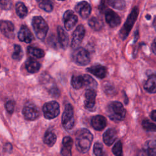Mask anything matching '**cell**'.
<instances>
[{
	"instance_id": "obj_1",
	"label": "cell",
	"mask_w": 156,
	"mask_h": 156,
	"mask_svg": "<svg viewBox=\"0 0 156 156\" xmlns=\"http://www.w3.org/2000/svg\"><path fill=\"white\" fill-rule=\"evenodd\" d=\"M92 133L87 129H81L76 133V146L81 153L87 152L90 147L93 140Z\"/></svg>"
},
{
	"instance_id": "obj_2",
	"label": "cell",
	"mask_w": 156,
	"mask_h": 156,
	"mask_svg": "<svg viewBox=\"0 0 156 156\" xmlns=\"http://www.w3.org/2000/svg\"><path fill=\"white\" fill-rule=\"evenodd\" d=\"M107 113L112 120L114 121H121L125 118L126 111L121 102L113 101L108 104L107 107Z\"/></svg>"
},
{
	"instance_id": "obj_3",
	"label": "cell",
	"mask_w": 156,
	"mask_h": 156,
	"mask_svg": "<svg viewBox=\"0 0 156 156\" xmlns=\"http://www.w3.org/2000/svg\"><path fill=\"white\" fill-rule=\"evenodd\" d=\"M71 85L76 90H79L83 87L94 89L98 85L97 82L94 79L88 74L73 76L71 78Z\"/></svg>"
},
{
	"instance_id": "obj_4",
	"label": "cell",
	"mask_w": 156,
	"mask_h": 156,
	"mask_svg": "<svg viewBox=\"0 0 156 156\" xmlns=\"http://www.w3.org/2000/svg\"><path fill=\"white\" fill-rule=\"evenodd\" d=\"M139 13V9L137 7H135L130 13L128 16L125 23L119 30V37L122 40H125L128 37L133 26L136 21Z\"/></svg>"
},
{
	"instance_id": "obj_5",
	"label": "cell",
	"mask_w": 156,
	"mask_h": 156,
	"mask_svg": "<svg viewBox=\"0 0 156 156\" xmlns=\"http://www.w3.org/2000/svg\"><path fill=\"white\" fill-rule=\"evenodd\" d=\"M32 27L36 36L43 40L48 31V26L44 19L41 16H35L32 19Z\"/></svg>"
},
{
	"instance_id": "obj_6",
	"label": "cell",
	"mask_w": 156,
	"mask_h": 156,
	"mask_svg": "<svg viewBox=\"0 0 156 156\" xmlns=\"http://www.w3.org/2000/svg\"><path fill=\"white\" fill-rule=\"evenodd\" d=\"M62 122L63 127L66 130L71 129L74 125V110L70 104H68L65 105L62 117Z\"/></svg>"
},
{
	"instance_id": "obj_7",
	"label": "cell",
	"mask_w": 156,
	"mask_h": 156,
	"mask_svg": "<svg viewBox=\"0 0 156 156\" xmlns=\"http://www.w3.org/2000/svg\"><path fill=\"white\" fill-rule=\"evenodd\" d=\"M72 58L76 63L82 66L88 65L90 61L89 52L85 49L81 47L74 49L72 54Z\"/></svg>"
},
{
	"instance_id": "obj_8",
	"label": "cell",
	"mask_w": 156,
	"mask_h": 156,
	"mask_svg": "<svg viewBox=\"0 0 156 156\" xmlns=\"http://www.w3.org/2000/svg\"><path fill=\"white\" fill-rule=\"evenodd\" d=\"M44 116L46 119H53L57 117L60 113V106L56 101H50L44 104L43 107Z\"/></svg>"
},
{
	"instance_id": "obj_9",
	"label": "cell",
	"mask_w": 156,
	"mask_h": 156,
	"mask_svg": "<svg viewBox=\"0 0 156 156\" xmlns=\"http://www.w3.org/2000/svg\"><path fill=\"white\" fill-rule=\"evenodd\" d=\"M85 34V30L82 25H79L73 34L71 46L73 49L78 48L81 44Z\"/></svg>"
},
{
	"instance_id": "obj_10",
	"label": "cell",
	"mask_w": 156,
	"mask_h": 156,
	"mask_svg": "<svg viewBox=\"0 0 156 156\" xmlns=\"http://www.w3.org/2000/svg\"><path fill=\"white\" fill-rule=\"evenodd\" d=\"M23 114L26 120L34 121L40 115L38 108L33 104H27L23 108Z\"/></svg>"
},
{
	"instance_id": "obj_11",
	"label": "cell",
	"mask_w": 156,
	"mask_h": 156,
	"mask_svg": "<svg viewBox=\"0 0 156 156\" xmlns=\"http://www.w3.org/2000/svg\"><path fill=\"white\" fill-rule=\"evenodd\" d=\"M96 92L94 89L88 88L85 93V108L89 111H93L95 109Z\"/></svg>"
},
{
	"instance_id": "obj_12",
	"label": "cell",
	"mask_w": 156,
	"mask_h": 156,
	"mask_svg": "<svg viewBox=\"0 0 156 156\" xmlns=\"http://www.w3.org/2000/svg\"><path fill=\"white\" fill-rule=\"evenodd\" d=\"M63 20L65 29L67 30H70L77 23L78 18L73 11L68 10L64 13Z\"/></svg>"
},
{
	"instance_id": "obj_13",
	"label": "cell",
	"mask_w": 156,
	"mask_h": 156,
	"mask_svg": "<svg viewBox=\"0 0 156 156\" xmlns=\"http://www.w3.org/2000/svg\"><path fill=\"white\" fill-rule=\"evenodd\" d=\"M75 10L83 18H87L91 13V7L90 5L86 1H81L75 6Z\"/></svg>"
},
{
	"instance_id": "obj_14",
	"label": "cell",
	"mask_w": 156,
	"mask_h": 156,
	"mask_svg": "<svg viewBox=\"0 0 156 156\" xmlns=\"http://www.w3.org/2000/svg\"><path fill=\"white\" fill-rule=\"evenodd\" d=\"M105 20L112 27L118 26L121 21L120 16L112 10H108L105 12Z\"/></svg>"
},
{
	"instance_id": "obj_15",
	"label": "cell",
	"mask_w": 156,
	"mask_h": 156,
	"mask_svg": "<svg viewBox=\"0 0 156 156\" xmlns=\"http://www.w3.org/2000/svg\"><path fill=\"white\" fill-rule=\"evenodd\" d=\"M0 30L4 35L8 38H12L14 35V26L9 21H1L0 22Z\"/></svg>"
},
{
	"instance_id": "obj_16",
	"label": "cell",
	"mask_w": 156,
	"mask_h": 156,
	"mask_svg": "<svg viewBox=\"0 0 156 156\" xmlns=\"http://www.w3.org/2000/svg\"><path fill=\"white\" fill-rule=\"evenodd\" d=\"M91 124L96 130H102L107 125V121L105 117L102 115H96L91 118Z\"/></svg>"
},
{
	"instance_id": "obj_17",
	"label": "cell",
	"mask_w": 156,
	"mask_h": 156,
	"mask_svg": "<svg viewBox=\"0 0 156 156\" xmlns=\"http://www.w3.org/2000/svg\"><path fill=\"white\" fill-rule=\"evenodd\" d=\"M87 70L94 75L99 79H103L106 76L107 74V69L105 66L101 65H93L91 67H89Z\"/></svg>"
},
{
	"instance_id": "obj_18",
	"label": "cell",
	"mask_w": 156,
	"mask_h": 156,
	"mask_svg": "<svg viewBox=\"0 0 156 156\" xmlns=\"http://www.w3.org/2000/svg\"><path fill=\"white\" fill-rule=\"evenodd\" d=\"M18 37L20 41L27 43L31 42L34 39L33 35L30 30L24 26L21 27L18 34Z\"/></svg>"
},
{
	"instance_id": "obj_19",
	"label": "cell",
	"mask_w": 156,
	"mask_h": 156,
	"mask_svg": "<svg viewBox=\"0 0 156 156\" xmlns=\"http://www.w3.org/2000/svg\"><path fill=\"white\" fill-rule=\"evenodd\" d=\"M57 34L58 41L60 47L63 49H65L69 43V37L67 32H65V30L61 26H58Z\"/></svg>"
},
{
	"instance_id": "obj_20",
	"label": "cell",
	"mask_w": 156,
	"mask_h": 156,
	"mask_svg": "<svg viewBox=\"0 0 156 156\" xmlns=\"http://www.w3.org/2000/svg\"><path fill=\"white\" fill-rule=\"evenodd\" d=\"M117 138V132L114 129H107L103 135V140L105 144L111 146Z\"/></svg>"
},
{
	"instance_id": "obj_21",
	"label": "cell",
	"mask_w": 156,
	"mask_h": 156,
	"mask_svg": "<svg viewBox=\"0 0 156 156\" xmlns=\"http://www.w3.org/2000/svg\"><path fill=\"white\" fill-rule=\"evenodd\" d=\"M144 88L150 93H156V74L151 75L144 84Z\"/></svg>"
},
{
	"instance_id": "obj_22",
	"label": "cell",
	"mask_w": 156,
	"mask_h": 156,
	"mask_svg": "<svg viewBox=\"0 0 156 156\" xmlns=\"http://www.w3.org/2000/svg\"><path fill=\"white\" fill-rule=\"evenodd\" d=\"M143 149L147 156H156V140L147 141Z\"/></svg>"
},
{
	"instance_id": "obj_23",
	"label": "cell",
	"mask_w": 156,
	"mask_h": 156,
	"mask_svg": "<svg viewBox=\"0 0 156 156\" xmlns=\"http://www.w3.org/2000/svg\"><path fill=\"white\" fill-rule=\"evenodd\" d=\"M26 69L30 73H37L40 68V64L34 58L27 60L25 63Z\"/></svg>"
},
{
	"instance_id": "obj_24",
	"label": "cell",
	"mask_w": 156,
	"mask_h": 156,
	"mask_svg": "<svg viewBox=\"0 0 156 156\" xmlns=\"http://www.w3.org/2000/svg\"><path fill=\"white\" fill-rule=\"evenodd\" d=\"M88 25L93 30L99 31L102 29L104 26V23L102 20L96 16H93L88 20Z\"/></svg>"
},
{
	"instance_id": "obj_25",
	"label": "cell",
	"mask_w": 156,
	"mask_h": 156,
	"mask_svg": "<svg viewBox=\"0 0 156 156\" xmlns=\"http://www.w3.org/2000/svg\"><path fill=\"white\" fill-rule=\"evenodd\" d=\"M57 140V136L55 134L50 130H48L44 136V143L49 146H52Z\"/></svg>"
},
{
	"instance_id": "obj_26",
	"label": "cell",
	"mask_w": 156,
	"mask_h": 156,
	"mask_svg": "<svg viewBox=\"0 0 156 156\" xmlns=\"http://www.w3.org/2000/svg\"><path fill=\"white\" fill-rule=\"evenodd\" d=\"M27 53L30 56L34 58H41L44 55V52L43 50H42L41 49L35 48V47H32V46L28 47Z\"/></svg>"
},
{
	"instance_id": "obj_27",
	"label": "cell",
	"mask_w": 156,
	"mask_h": 156,
	"mask_svg": "<svg viewBox=\"0 0 156 156\" xmlns=\"http://www.w3.org/2000/svg\"><path fill=\"white\" fill-rule=\"evenodd\" d=\"M16 12L18 16L21 18H24L27 14V9L26 5L21 2H18L16 4Z\"/></svg>"
},
{
	"instance_id": "obj_28",
	"label": "cell",
	"mask_w": 156,
	"mask_h": 156,
	"mask_svg": "<svg viewBox=\"0 0 156 156\" xmlns=\"http://www.w3.org/2000/svg\"><path fill=\"white\" fill-rule=\"evenodd\" d=\"M39 7L47 12H51L53 9V5L51 0H37Z\"/></svg>"
},
{
	"instance_id": "obj_29",
	"label": "cell",
	"mask_w": 156,
	"mask_h": 156,
	"mask_svg": "<svg viewBox=\"0 0 156 156\" xmlns=\"http://www.w3.org/2000/svg\"><path fill=\"white\" fill-rule=\"evenodd\" d=\"M108 2L110 6L117 10H122L126 7L124 0H109Z\"/></svg>"
},
{
	"instance_id": "obj_30",
	"label": "cell",
	"mask_w": 156,
	"mask_h": 156,
	"mask_svg": "<svg viewBox=\"0 0 156 156\" xmlns=\"http://www.w3.org/2000/svg\"><path fill=\"white\" fill-rule=\"evenodd\" d=\"M102 89L104 93L109 96L113 95L116 92L115 87L108 82H105L103 83Z\"/></svg>"
},
{
	"instance_id": "obj_31",
	"label": "cell",
	"mask_w": 156,
	"mask_h": 156,
	"mask_svg": "<svg viewBox=\"0 0 156 156\" xmlns=\"http://www.w3.org/2000/svg\"><path fill=\"white\" fill-rule=\"evenodd\" d=\"M23 55L21 47L20 45L15 44L14 46V51L12 54V58L16 60H20Z\"/></svg>"
},
{
	"instance_id": "obj_32",
	"label": "cell",
	"mask_w": 156,
	"mask_h": 156,
	"mask_svg": "<svg viewBox=\"0 0 156 156\" xmlns=\"http://www.w3.org/2000/svg\"><path fill=\"white\" fill-rule=\"evenodd\" d=\"M112 152L115 156H122V145L120 141L115 144L112 147Z\"/></svg>"
},
{
	"instance_id": "obj_33",
	"label": "cell",
	"mask_w": 156,
	"mask_h": 156,
	"mask_svg": "<svg viewBox=\"0 0 156 156\" xmlns=\"http://www.w3.org/2000/svg\"><path fill=\"white\" fill-rule=\"evenodd\" d=\"M143 128L147 131L156 132V124L151 122L148 119H144L142 122Z\"/></svg>"
},
{
	"instance_id": "obj_34",
	"label": "cell",
	"mask_w": 156,
	"mask_h": 156,
	"mask_svg": "<svg viewBox=\"0 0 156 156\" xmlns=\"http://www.w3.org/2000/svg\"><path fill=\"white\" fill-rule=\"evenodd\" d=\"M93 152L96 156H103L104 151L102 144L99 142H96L94 144Z\"/></svg>"
},
{
	"instance_id": "obj_35",
	"label": "cell",
	"mask_w": 156,
	"mask_h": 156,
	"mask_svg": "<svg viewBox=\"0 0 156 156\" xmlns=\"http://www.w3.org/2000/svg\"><path fill=\"white\" fill-rule=\"evenodd\" d=\"M62 144H63L62 147H64L69 149H71L73 144V139L69 136L64 137L63 139Z\"/></svg>"
},
{
	"instance_id": "obj_36",
	"label": "cell",
	"mask_w": 156,
	"mask_h": 156,
	"mask_svg": "<svg viewBox=\"0 0 156 156\" xmlns=\"http://www.w3.org/2000/svg\"><path fill=\"white\" fill-rule=\"evenodd\" d=\"M12 7L11 0H0V7L4 10H9Z\"/></svg>"
},
{
	"instance_id": "obj_37",
	"label": "cell",
	"mask_w": 156,
	"mask_h": 156,
	"mask_svg": "<svg viewBox=\"0 0 156 156\" xmlns=\"http://www.w3.org/2000/svg\"><path fill=\"white\" fill-rule=\"evenodd\" d=\"M5 107L6 110L9 113H12L15 108V102L13 101H9L5 103Z\"/></svg>"
},
{
	"instance_id": "obj_38",
	"label": "cell",
	"mask_w": 156,
	"mask_h": 156,
	"mask_svg": "<svg viewBox=\"0 0 156 156\" xmlns=\"http://www.w3.org/2000/svg\"><path fill=\"white\" fill-rule=\"evenodd\" d=\"M50 94L54 97H57L60 94V91L57 87H52L49 90Z\"/></svg>"
},
{
	"instance_id": "obj_39",
	"label": "cell",
	"mask_w": 156,
	"mask_h": 156,
	"mask_svg": "<svg viewBox=\"0 0 156 156\" xmlns=\"http://www.w3.org/2000/svg\"><path fill=\"white\" fill-rule=\"evenodd\" d=\"M71 149L65 148L64 147H62L61 154L62 156H71Z\"/></svg>"
},
{
	"instance_id": "obj_40",
	"label": "cell",
	"mask_w": 156,
	"mask_h": 156,
	"mask_svg": "<svg viewBox=\"0 0 156 156\" xmlns=\"http://www.w3.org/2000/svg\"><path fill=\"white\" fill-rule=\"evenodd\" d=\"M151 49L154 54L156 55V38L153 41L152 45H151Z\"/></svg>"
},
{
	"instance_id": "obj_41",
	"label": "cell",
	"mask_w": 156,
	"mask_h": 156,
	"mask_svg": "<svg viewBox=\"0 0 156 156\" xmlns=\"http://www.w3.org/2000/svg\"><path fill=\"white\" fill-rule=\"evenodd\" d=\"M136 156H147V155L145 152V151L143 150V149H142L138 152V154Z\"/></svg>"
},
{
	"instance_id": "obj_42",
	"label": "cell",
	"mask_w": 156,
	"mask_h": 156,
	"mask_svg": "<svg viewBox=\"0 0 156 156\" xmlns=\"http://www.w3.org/2000/svg\"><path fill=\"white\" fill-rule=\"evenodd\" d=\"M151 117L154 121L156 122V110H154L151 112Z\"/></svg>"
},
{
	"instance_id": "obj_43",
	"label": "cell",
	"mask_w": 156,
	"mask_h": 156,
	"mask_svg": "<svg viewBox=\"0 0 156 156\" xmlns=\"http://www.w3.org/2000/svg\"><path fill=\"white\" fill-rule=\"evenodd\" d=\"M153 26L155 28V29L156 30V16L154 18V20L153 21Z\"/></svg>"
},
{
	"instance_id": "obj_44",
	"label": "cell",
	"mask_w": 156,
	"mask_h": 156,
	"mask_svg": "<svg viewBox=\"0 0 156 156\" xmlns=\"http://www.w3.org/2000/svg\"><path fill=\"white\" fill-rule=\"evenodd\" d=\"M58 1H65V0H58Z\"/></svg>"
}]
</instances>
